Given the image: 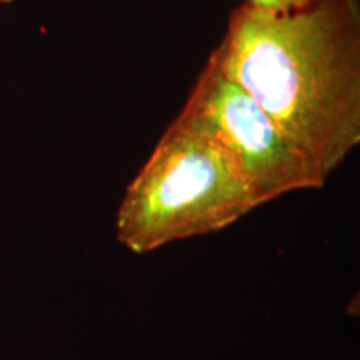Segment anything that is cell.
Masks as SVG:
<instances>
[{
    "label": "cell",
    "instance_id": "obj_2",
    "mask_svg": "<svg viewBox=\"0 0 360 360\" xmlns=\"http://www.w3.org/2000/svg\"><path fill=\"white\" fill-rule=\"evenodd\" d=\"M254 209L233 162L182 109L125 188L115 217L117 240L134 254H148L224 231Z\"/></svg>",
    "mask_w": 360,
    "mask_h": 360
},
{
    "label": "cell",
    "instance_id": "obj_4",
    "mask_svg": "<svg viewBox=\"0 0 360 360\" xmlns=\"http://www.w3.org/2000/svg\"><path fill=\"white\" fill-rule=\"evenodd\" d=\"M245 2L257 7L272 8V11L289 12V11H297V8L312 6V4L317 2V0H245Z\"/></svg>",
    "mask_w": 360,
    "mask_h": 360
},
{
    "label": "cell",
    "instance_id": "obj_5",
    "mask_svg": "<svg viewBox=\"0 0 360 360\" xmlns=\"http://www.w3.org/2000/svg\"><path fill=\"white\" fill-rule=\"evenodd\" d=\"M12 0H0V6H6V4H11Z\"/></svg>",
    "mask_w": 360,
    "mask_h": 360
},
{
    "label": "cell",
    "instance_id": "obj_3",
    "mask_svg": "<svg viewBox=\"0 0 360 360\" xmlns=\"http://www.w3.org/2000/svg\"><path fill=\"white\" fill-rule=\"evenodd\" d=\"M184 110L224 148L255 207L326 182L287 143L276 124L244 89L220 72L212 57L195 80Z\"/></svg>",
    "mask_w": 360,
    "mask_h": 360
},
{
    "label": "cell",
    "instance_id": "obj_1",
    "mask_svg": "<svg viewBox=\"0 0 360 360\" xmlns=\"http://www.w3.org/2000/svg\"><path fill=\"white\" fill-rule=\"evenodd\" d=\"M209 57L323 182L359 146V0L289 12L244 2Z\"/></svg>",
    "mask_w": 360,
    "mask_h": 360
}]
</instances>
